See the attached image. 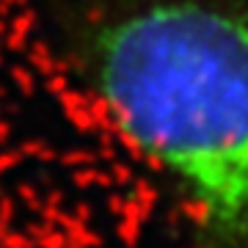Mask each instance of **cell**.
<instances>
[{"label":"cell","mask_w":248,"mask_h":248,"mask_svg":"<svg viewBox=\"0 0 248 248\" xmlns=\"http://www.w3.org/2000/svg\"><path fill=\"white\" fill-rule=\"evenodd\" d=\"M78 53L105 119L174 190L199 248H248V9L133 0L94 19Z\"/></svg>","instance_id":"cell-1"}]
</instances>
